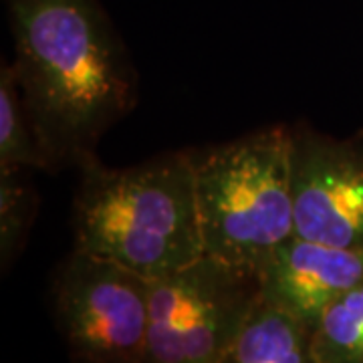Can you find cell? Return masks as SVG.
I'll list each match as a JSON object with an SVG mask.
<instances>
[{"mask_svg": "<svg viewBox=\"0 0 363 363\" xmlns=\"http://www.w3.org/2000/svg\"><path fill=\"white\" fill-rule=\"evenodd\" d=\"M37 194L26 169H0V262L11 267L37 214Z\"/></svg>", "mask_w": 363, "mask_h": 363, "instance_id": "8fae6325", "label": "cell"}, {"mask_svg": "<svg viewBox=\"0 0 363 363\" xmlns=\"http://www.w3.org/2000/svg\"><path fill=\"white\" fill-rule=\"evenodd\" d=\"M0 169H52L14 65L0 69Z\"/></svg>", "mask_w": 363, "mask_h": 363, "instance_id": "9c48e42d", "label": "cell"}, {"mask_svg": "<svg viewBox=\"0 0 363 363\" xmlns=\"http://www.w3.org/2000/svg\"><path fill=\"white\" fill-rule=\"evenodd\" d=\"M79 172L75 250L113 260L147 281L206 255L190 150L130 168H107L95 156Z\"/></svg>", "mask_w": 363, "mask_h": 363, "instance_id": "7a4b0ae2", "label": "cell"}, {"mask_svg": "<svg viewBox=\"0 0 363 363\" xmlns=\"http://www.w3.org/2000/svg\"><path fill=\"white\" fill-rule=\"evenodd\" d=\"M190 154L204 252L260 271L295 234L291 128L272 125Z\"/></svg>", "mask_w": 363, "mask_h": 363, "instance_id": "3957f363", "label": "cell"}, {"mask_svg": "<svg viewBox=\"0 0 363 363\" xmlns=\"http://www.w3.org/2000/svg\"><path fill=\"white\" fill-rule=\"evenodd\" d=\"M14 71L52 169L81 168L138 101L130 55L97 0H6Z\"/></svg>", "mask_w": 363, "mask_h": 363, "instance_id": "6da1fadb", "label": "cell"}, {"mask_svg": "<svg viewBox=\"0 0 363 363\" xmlns=\"http://www.w3.org/2000/svg\"><path fill=\"white\" fill-rule=\"evenodd\" d=\"M260 298V271L210 255L150 281L145 363H218Z\"/></svg>", "mask_w": 363, "mask_h": 363, "instance_id": "277c9868", "label": "cell"}, {"mask_svg": "<svg viewBox=\"0 0 363 363\" xmlns=\"http://www.w3.org/2000/svg\"><path fill=\"white\" fill-rule=\"evenodd\" d=\"M317 363H363V283L335 298L313 327Z\"/></svg>", "mask_w": 363, "mask_h": 363, "instance_id": "30bf717a", "label": "cell"}, {"mask_svg": "<svg viewBox=\"0 0 363 363\" xmlns=\"http://www.w3.org/2000/svg\"><path fill=\"white\" fill-rule=\"evenodd\" d=\"M295 234L363 248V152L309 128L291 130Z\"/></svg>", "mask_w": 363, "mask_h": 363, "instance_id": "8992f818", "label": "cell"}, {"mask_svg": "<svg viewBox=\"0 0 363 363\" xmlns=\"http://www.w3.org/2000/svg\"><path fill=\"white\" fill-rule=\"evenodd\" d=\"M363 283V248L331 247L293 234L260 269L262 301L315 327L321 313Z\"/></svg>", "mask_w": 363, "mask_h": 363, "instance_id": "52a82bcc", "label": "cell"}, {"mask_svg": "<svg viewBox=\"0 0 363 363\" xmlns=\"http://www.w3.org/2000/svg\"><path fill=\"white\" fill-rule=\"evenodd\" d=\"M52 309L73 363H145L150 281L75 250L52 285Z\"/></svg>", "mask_w": 363, "mask_h": 363, "instance_id": "5b68a950", "label": "cell"}, {"mask_svg": "<svg viewBox=\"0 0 363 363\" xmlns=\"http://www.w3.org/2000/svg\"><path fill=\"white\" fill-rule=\"evenodd\" d=\"M218 363H317L313 329L260 298Z\"/></svg>", "mask_w": 363, "mask_h": 363, "instance_id": "ba28073f", "label": "cell"}]
</instances>
